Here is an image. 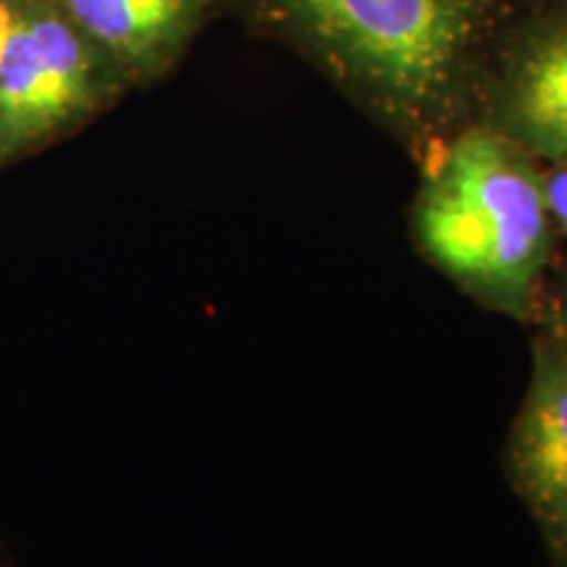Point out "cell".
Returning a JSON list of instances; mask_svg holds the SVG:
<instances>
[{
	"instance_id": "4",
	"label": "cell",
	"mask_w": 567,
	"mask_h": 567,
	"mask_svg": "<svg viewBox=\"0 0 567 567\" xmlns=\"http://www.w3.org/2000/svg\"><path fill=\"white\" fill-rule=\"evenodd\" d=\"M476 118L494 126L530 158L567 163V0H544L523 19H509Z\"/></svg>"
},
{
	"instance_id": "2",
	"label": "cell",
	"mask_w": 567,
	"mask_h": 567,
	"mask_svg": "<svg viewBox=\"0 0 567 567\" xmlns=\"http://www.w3.org/2000/svg\"><path fill=\"white\" fill-rule=\"evenodd\" d=\"M413 237L423 258L465 295L526 321L542 300L551 247L538 161L471 118L423 158Z\"/></svg>"
},
{
	"instance_id": "5",
	"label": "cell",
	"mask_w": 567,
	"mask_h": 567,
	"mask_svg": "<svg viewBox=\"0 0 567 567\" xmlns=\"http://www.w3.org/2000/svg\"><path fill=\"white\" fill-rule=\"evenodd\" d=\"M507 476L549 549L567 542V352L538 337L520 413L507 442Z\"/></svg>"
},
{
	"instance_id": "11",
	"label": "cell",
	"mask_w": 567,
	"mask_h": 567,
	"mask_svg": "<svg viewBox=\"0 0 567 567\" xmlns=\"http://www.w3.org/2000/svg\"><path fill=\"white\" fill-rule=\"evenodd\" d=\"M551 567H567V542L551 549Z\"/></svg>"
},
{
	"instance_id": "1",
	"label": "cell",
	"mask_w": 567,
	"mask_h": 567,
	"mask_svg": "<svg viewBox=\"0 0 567 567\" xmlns=\"http://www.w3.org/2000/svg\"><path fill=\"white\" fill-rule=\"evenodd\" d=\"M258 27L429 158L476 118L507 0H239Z\"/></svg>"
},
{
	"instance_id": "7",
	"label": "cell",
	"mask_w": 567,
	"mask_h": 567,
	"mask_svg": "<svg viewBox=\"0 0 567 567\" xmlns=\"http://www.w3.org/2000/svg\"><path fill=\"white\" fill-rule=\"evenodd\" d=\"M544 197H547L551 224H557V229L567 237V163L544 168Z\"/></svg>"
},
{
	"instance_id": "8",
	"label": "cell",
	"mask_w": 567,
	"mask_h": 567,
	"mask_svg": "<svg viewBox=\"0 0 567 567\" xmlns=\"http://www.w3.org/2000/svg\"><path fill=\"white\" fill-rule=\"evenodd\" d=\"M538 308H544V326H547V334L544 337H549L551 342L567 352V281L547 302H538L536 310Z\"/></svg>"
},
{
	"instance_id": "3",
	"label": "cell",
	"mask_w": 567,
	"mask_h": 567,
	"mask_svg": "<svg viewBox=\"0 0 567 567\" xmlns=\"http://www.w3.org/2000/svg\"><path fill=\"white\" fill-rule=\"evenodd\" d=\"M130 90L53 0H11L0 53V172L87 130Z\"/></svg>"
},
{
	"instance_id": "9",
	"label": "cell",
	"mask_w": 567,
	"mask_h": 567,
	"mask_svg": "<svg viewBox=\"0 0 567 567\" xmlns=\"http://www.w3.org/2000/svg\"><path fill=\"white\" fill-rule=\"evenodd\" d=\"M0 567H17V551L3 534H0Z\"/></svg>"
},
{
	"instance_id": "6",
	"label": "cell",
	"mask_w": 567,
	"mask_h": 567,
	"mask_svg": "<svg viewBox=\"0 0 567 567\" xmlns=\"http://www.w3.org/2000/svg\"><path fill=\"white\" fill-rule=\"evenodd\" d=\"M122 71L130 90L166 80L218 0H53Z\"/></svg>"
},
{
	"instance_id": "10",
	"label": "cell",
	"mask_w": 567,
	"mask_h": 567,
	"mask_svg": "<svg viewBox=\"0 0 567 567\" xmlns=\"http://www.w3.org/2000/svg\"><path fill=\"white\" fill-rule=\"evenodd\" d=\"M9 3L11 0H0V53H3L6 32H9Z\"/></svg>"
}]
</instances>
